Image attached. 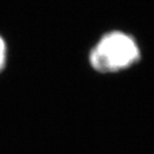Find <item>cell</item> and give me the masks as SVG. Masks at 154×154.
I'll use <instances>...</instances> for the list:
<instances>
[{
    "mask_svg": "<svg viewBox=\"0 0 154 154\" xmlns=\"http://www.w3.org/2000/svg\"><path fill=\"white\" fill-rule=\"evenodd\" d=\"M8 60V45L5 38L0 34V73L5 70Z\"/></svg>",
    "mask_w": 154,
    "mask_h": 154,
    "instance_id": "7a4b0ae2",
    "label": "cell"
},
{
    "mask_svg": "<svg viewBox=\"0 0 154 154\" xmlns=\"http://www.w3.org/2000/svg\"><path fill=\"white\" fill-rule=\"evenodd\" d=\"M141 57L136 38L122 30H111L104 33L92 47L89 62L96 72L117 73L126 70Z\"/></svg>",
    "mask_w": 154,
    "mask_h": 154,
    "instance_id": "6da1fadb",
    "label": "cell"
}]
</instances>
